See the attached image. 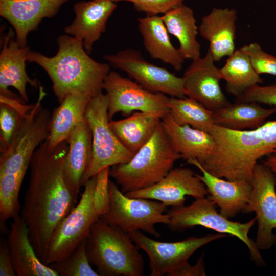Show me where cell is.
<instances>
[{
	"mask_svg": "<svg viewBox=\"0 0 276 276\" xmlns=\"http://www.w3.org/2000/svg\"><path fill=\"white\" fill-rule=\"evenodd\" d=\"M67 150L66 141L54 148L44 142L36 149L30 162L29 183L21 207L20 215L28 229L30 241L45 264L53 232L77 199L64 177Z\"/></svg>",
	"mask_w": 276,
	"mask_h": 276,
	"instance_id": "1",
	"label": "cell"
},
{
	"mask_svg": "<svg viewBox=\"0 0 276 276\" xmlns=\"http://www.w3.org/2000/svg\"><path fill=\"white\" fill-rule=\"evenodd\" d=\"M214 146L201 166L210 174L228 180L251 183L258 160L276 152V120L251 130H235L217 125L210 133Z\"/></svg>",
	"mask_w": 276,
	"mask_h": 276,
	"instance_id": "2",
	"label": "cell"
},
{
	"mask_svg": "<svg viewBox=\"0 0 276 276\" xmlns=\"http://www.w3.org/2000/svg\"><path fill=\"white\" fill-rule=\"evenodd\" d=\"M58 51L52 57L30 51L27 61L41 67L52 82L59 103L73 93L91 97L102 92L105 78L110 72L108 63L91 58L79 39L65 34L57 39Z\"/></svg>",
	"mask_w": 276,
	"mask_h": 276,
	"instance_id": "3",
	"label": "cell"
},
{
	"mask_svg": "<svg viewBox=\"0 0 276 276\" xmlns=\"http://www.w3.org/2000/svg\"><path fill=\"white\" fill-rule=\"evenodd\" d=\"M39 88L37 101L22 117L9 146L1 151L0 187L9 192H20L34 153L49 135L51 113L41 105L46 94Z\"/></svg>",
	"mask_w": 276,
	"mask_h": 276,
	"instance_id": "4",
	"label": "cell"
},
{
	"mask_svg": "<svg viewBox=\"0 0 276 276\" xmlns=\"http://www.w3.org/2000/svg\"><path fill=\"white\" fill-rule=\"evenodd\" d=\"M91 265L101 276H143L144 261L128 233L100 218L85 240Z\"/></svg>",
	"mask_w": 276,
	"mask_h": 276,
	"instance_id": "5",
	"label": "cell"
},
{
	"mask_svg": "<svg viewBox=\"0 0 276 276\" xmlns=\"http://www.w3.org/2000/svg\"><path fill=\"white\" fill-rule=\"evenodd\" d=\"M180 158L160 122L150 139L129 161L112 166L110 176L124 193L135 191L158 182Z\"/></svg>",
	"mask_w": 276,
	"mask_h": 276,
	"instance_id": "6",
	"label": "cell"
},
{
	"mask_svg": "<svg viewBox=\"0 0 276 276\" xmlns=\"http://www.w3.org/2000/svg\"><path fill=\"white\" fill-rule=\"evenodd\" d=\"M96 180V175L84 183L79 201L54 231L48 248L47 265L71 256L86 239L95 223L106 212L95 196Z\"/></svg>",
	"mask_w": 276,
	"mask_h": 276,
	"instance_id": "7",
	"label": "cell"
},
{
	"mask_svg": "<svg viewBox=\"0 0 276 276\" xmlns=\"http://www.w3.org/2000/svg\"><path fill=\"white\" fill-rule=\"evenodd\" d=\"M216 205L207 197L197 199L188 206L171 208L167 212L169 219L167 225L173 231H182L201 226L219 233L235 236L246 245L253 262L258 266H265L266 263L260 250L248 236L256 218L246 223L232 221L218 213Z\"/></svg>",
	"mask_w": 276,
	"mask_h": 276,
	"instance_id": "8",
	"label": "cell"
},
{
	"mask_svg": "<svg viewBox=\"0 0 276 276\" xmlns=\"http://www.w3.org/2000/svg\"><path fill=\"white\" fill-rule=\"evenodd\" d=\"M107 95L101 92L92 97L87 106L85 118L92 134V158L85 172L82 186L104 169L126 163L134 154L120 142L109 124Z\"/></svg>",
	"mask_w": 276,
	"mask_h": 276,
	"instance_id": "9",
	"label": "cell"
},
{
	"mask_svg": "<svg viewBox=\"0 0 276 276\" xmlns=\"http://www.w3.org/2000/svg\"><path fill=\"white\" fill-rule=\"evenodd\" d=\"M109 208L100 218L108 224L130 233L142 231L156 237L160 236L155 225L158 223L167 225L169 216L165 214L167 206L163 203L150 199L132 198L127 196L109 180Z\"/></svg>",
	"mask_w": 276,
	"mask_h": 276,
	"instance_id": "10",
	"label": "cell"
},
{
	"mask_svg": "<svg viewBox=\"0 0 276 276\" xmlns=\"http://www.w3.org/2000/svg\"><path fill=\"white\" fill-rule=\"evenodd\" d=\"M103 89L108 100L109 120L118 113L125 115L141 111L155 114L161 119L169 113L166 95L150 91L135 81L110 71L104 79Z\"/></svg>",
	"mask_w": 276,
	"mask_h": 276,
	"instance_id": "11",
	"label": "cell"
},
{
	"mask_svg": "<svg viewBox=\"0 0 276 276\" xmlns=\"http://www.w3.org/2000/svg\"><path fill=\"white\" fill-rule=\"evenodd\" d=\"M129 234L135 244L148 256L150 276L168 275L187 263L189 258L201 247L229 236L218 233L168 242L152 239L141 231H132Z\"/></svg>",
	"mask_w": 276,
	"mask_h": 276,
	"instance_id": "12",
	"label": "cell"
},
{
	"mask_svg": "<svg viewBox=\"0 0 276 276\" xmlns=\"http://www.w3.org/2000/svg\"><path fill=\"white\" fill-rule=\"evenodd\" d=\"M103 58L109 65L124 72L150 91L179 98L186 96L182 77L148 62L139 51L128 49L105 55Z\"/></svg>",
	"mask_w": 276,
	"mask_h": 276,
	"instance_id": "13",
	"label": "cell"
},
{
	"mask_svg": "<svg viewBox=\"0 0 276 276\" xmlns=\"http://www.w3.org/2000/svg\"><path fill=\"white\" fill-rule=\"evenodd\" d=\"M252 191L244 213L255 212L258 222L255 243L259 250L276 244V175L263 163L255 167Z\"/></svg>",
	"mask_w": 276,
	"mask_h": 276,
	"instance_id": "14",
	"label": "cell"
},
{
	"mask_svg": "<svg viewBox=\"0 0 276 276\" xmlns=\"http://www.w3.org/2000/svg\"><path fill=\"white\" fill-rule=\"evenodd\" d=\"M1 40L0 96L21 98L25 102H28L27 84L35 89L40 86L37 79L30 78L26 71L30 48L19 46L11 27Z\"/></svg>",
	"mask_w": 276,
	"mask_h": 276,
	"instance_id": "15",
	"label": "cell"
},
{
	"mask_svg": "<svg viewBox=\"0 0 276 276\" xmlns=\"http://www.w3.org/2000/svg\"><path fill=\"white\" fill-rule=\"evenodd\" d=\"M125 194L130 197L155 200L171 208L183 206L187 196L197 199L208 194L205 185L197 174L184 167L172 169L163 178L150 187Z\"/></svg>",
	"mask_w": 276,
	"mask_h": 276,
	"instance_id": "16",
	"label": "cell"
},
{
	"mask_svg": "<svg viewBox=\"0 0 276 276\" xmlns=\"http://www.w3.org/2000/svg\"><path fill=\"white\" fill-rule=\"evenodd\" d=\"M209 49L203 57L192 61L182 76L186 96L215 111L229 103L220 85L222 77Z\"/></svg>",
	"mask_w": 276,
	"mask_h": 276,
	"instance_id": "17",
	"label": "cell"
},
{
	"mask_svg": "<svg viewBox=\"0 0 276 276\" xmlns=\"http://www.w3.org/2000/svg\"><path fill=\"white\" fill-rule=\"evenodd\" d=\"M70 0H0V16L13 27L16 40L27 46L29 33L38 29L44 18L55 16Z\"/></svg>",
	"mask_w": 276,
	"mask_h": 276,
	"instance_id": "18",
	"label": "cell"
},
{
	"mask_svg": "<svg viewBox=\"0 0 276 276\" xmlns=\"http://www.w3.org/2000/svg\"><path fill=\"white\" fill-rule=\"evenodd\" d=\"M111 0L79 1L74 5L75 17L64 32L80 40L89 54L94 44L106 31L107 21L117 8Z\"/></svg>",
	"mask_w": 276,
	"mask_h": 276,
	"instance_id": "19",
	"label": "cell"
},
{
	"mask_svg": "<svg viewBox=\"0 0 276 276\" xmlns=\"http://www.w3.org/2000/svg\"><path fill=\"white\" fill-rule=\"evenodd\" d=\"M194 165L201 172L197 174L205 185L208 197L220 208V213L230 219L241 212H243L247 204L252 191V184L245 180H228L216 177L206 171L195 159L186 160Z\"/></svg>",
	"mask_w": 276,
	"mask_h": 276,
	"instance_id": "20",
	"label": "cell"
},
{
	"mask_svg": "<svg viewBox=\"0 0 276 276\" xmlns=\"http://www.w3.org/2000/svg\"><path fill=\"white\" fill-rule=\"evenodd\" d=\"M237 19V10L229 8H213L202 18L198 32L209 42L215 62L235 52Z\"/></svg>",
	"mask_w": 276,
	"mask_h": 276,
	"instance_id": "21",
	"label": "cell"
},
{
	"mask_svg": "<svg viewBox=\"0 0 276 276\" xmlns=\"http://www.w3.org/2000/svg\"><path fill=\"white\" fill-rule=\"evenodd\" d=\"M7 242L16 275L58 276L38 257L30 241L27 226L20 214L12 219Z\"/></svg>",
	"mask_w": 276,
	"mask_h": 276,
	"instance_id": "22",
	"label": "cell"
},
{
	"mask_svg": "<svg viewBox=\"0 0 276 276\" xmlns=\"http://www.w3.org/2000/svg\"><path fill=\"white\" fill-rule=\"evenodd\" d=\"M66 142L68 150L64 162V177L69 189L77 197L92 158V134L85 118L76 126Z\"/></svg>",
	"mask_w": 276,
	"mask_h": 276,
	"instance_id": "23",
	"label": "cell"
},
{
	"mask_svg": "<svg viewBox=\"0 0 276 276\" xmlns=\"http://www.w3.org/2000/svg\"><path fill=\"white\" fill-rule=\"evenodd\" d=\"M161 124L172 146L186 160L195 159L202 164L210 155L214 141L208 132L180 125L170 113L161 119Z\"/></svg>",
	"mask_w": 276,
	"mask_h": 276,
	"instance_id": "24",
	"label": "cell"
},
{
	"mask_svg": "<svg viewBox=\"0 0 276 276\" xmlns=\"http://www.w3.org/2000/svg\"><path fill=\"white\" fill-rule=\"evenodd\" d=\"M137 22L144 47L150 57L171 65L176 71L181 70L185 59L178 48L172 43L161 16L146 15L138 18Z\"/></svg>",
	"mask_w": 276,
	"mask_h": 276,
	"instance_id": "25",
	"label": "cell"
},
{
	"mask_svg": "<svg viewBox=\"0 0 276 276\" xmlns=\"http://www.w3.org/2000/svg\"><path fill=\"white\" fill-rule=\"evenodd\" d=\"M92 97L81 93L67 95L51 114L49 135L45 141L50 148L67 141L76 126L85 119Z\"/></svg>",
	"mask_w": 276,
	"mask_h": 276,
	"instance_id": "26",
	"label": "cell"
},
{
	"mask_svg": "<svg viewBox=\"0 0 276 276\" xmlns=\"http://www.w3.org/2000/svg\"><path fill=\"white\" fill-rule=\"evenodd\" d=\"M161 17L169 33L178 40V50L182 57L192 61L199 58L201 45L197 40L198 27L192 9L182 3Z\"/></svg>",
	"mask_w": 276,
	"mask_h": 276,
	"instance_id": "27",
	"label": "cell"
},
{
	"mask_svg": "<svg viewBox=\"0 0 276 276\" xmlns=\"http://www.w3.org/2000/svg\"><path fill=\"white\" fill-rule=\"evenodd\" d=\"M276 113V107L266 109L253 102L236 101L213 111L215 125L235 130L255 129Z\"/></svg>",
	"mask_w": 276,
	"mask_h": 276,
	"instance_id": "28",
	"label": "cell"
},
{
	"mask_svg": "<svg viewBox=\"0 0 276 276\" xmlns=\"http://www.w3.org/2000/svg\"><path fill=\"white\" fill-rule=\"evenodd\" d=\"M161 122L154 114L135 111L119 120H110V126L121 143L133 154L152 137Z\"/></svg>",
	"mask_w": 276,
	"mask_h": 276,
	"instance_id": "29",
	"label": "cell"
},
{
	"mask_svg": "<svg viewBox=\"0 0 276 276\" xmlns=\"http://www.w3.org/2000/svg\"><path fill=\"white\" fill-rule=\"evenodd\" d=\"M222 79L226 82L227 92L236 97L251 86L263 82L254 69L248 56L239 49L229 56L220 68Z\"/></svg>",
	"mask_w": 276,
	"mask_h": 276,
	"instance_id": "30",
	"label": "cell"
},
{
	"mask_svg": "<svg viewBox=\"0 0 276 276\" xmlns=\"http://www.w3.org/2000/svg\"><path fill=\"white\" fill-rule=\"evenodd\" d=\"M169 113L180 125L210 133L214 125L213 111L207 108L197 100L190 97H168Z\"/></svg>",
	"mask_w": 276,
	"mask_h": 276,
	"instance_id": "31",
	"label": "cell"
},
{
	"mask_svg": "<svg viewBox=\"0 0 276 276\" xmlns=\"http://www.w3.org/2000/svg\"><path fill=\"white\" fill-rule=\"evenodd\" d=\"M85 240L68 257L49 265L58 276L99 275L91 266L86 254Z\"/></svg>",
	"mask_w": 276,
	"mask_h": 276,
	"instance_id": "32",
	"label": "cell"
},
{
	"mask_svg": "<svg viewBox=\"0 0 276 276\" xmlns=\"http://www.w3.org/2000/svg\"><path fill=\"white\" fill-rule=\"evenodd\" d=\"M1 151L10 144L22 117L26 113L5 102H0Z\"/></svg>",
	"mask_w": 276,
	"mask_h": 276,
	"instance_id": "33",
	"label": "cell"
},
{
	"mask_svg": "<svg viewBox=\"0 0 276 276\" xmlns=\"http://www.w3.org/2000/svg\"><path fill=\"white\" fill-rule=\"evenodd\" d=\"M239 49L248 56L257 74L276 76V57L265 52L259 44L250 43Z\"/></svg>",
	"mask_w": 276,
	"mask_h": 276,
	"instance_id": "34",
	"label": "cell"
},
{
	"mask_svg": "<svg viewBox=\"0 0 276 276\" xmlns=\"http://www.w3.org/2000/svg\"><path fill=\"white\" fill-rule=\"evenodd\" d=\"M236 101L253 102L276 106V84L253 85L236 97Z\"/></svg>",
	"mask_w": 276,
	"mask_h": 276,
	"instance_id": "35",
	"label": "cell"
},
{
	"mask_svg": "<svg viewBox=\"0 0 276 276\" xmlns=\"http://www.w3.org/2000/svg\"><path fill=\"white\" fill-rule=\"evenodd\" d=\"M116 3L120 2L131 3L135 9L147 15L164 14L173 7L183 3L184 0H111Z\"/></svg>",
	"mask_w": 276,
	"mask_h": 276,
	"instance_id": "36",
	"label": "cell"
},
{
	"mask_svg": "<svg viewBox=\"0 0 276 276\" xmlns=\"http://www.w3.org/2000/svg\"><path fill=\"white\" fill-rule=\"evenodd\" d=\"M204 256L202 254L196 263L192 265L188 262L173 271L167 276H204L205 275Z\"/></svg>",
	"mask_w": 276,
	"mask_h": 276,
	"instance_id": "37",
	"label": "cell"
},
{
	"mask_svg": "<svg viewBox=\"0 0 276 276\" xmlns=\"http://www.w3.org/2000/svg\"><path fill=\"white\" fill-rule=\"evenodd\" d=\"M0 275L15 276L7 241L2 240L0 244Z\"/></svg>",
	"mask_w": 276,
	"mask_h": 276,
	"instance_id": "38",
	"label": "cell"
},
{
	"mask_svg": "<svg viewBox=\"0 0 276 276\" xmlns=\"http://www.w3.org/2000/svg\"><path fill=\"white\" fill-rule=\"evenodd\" d=\"M262 163L268 167L276 175V152L267 156Z\"/></svg>",
	"mask_w": 276,
	"mask_h": 276,
	"instance_id": "39",
	"label": "cell"
}]
</instances>
